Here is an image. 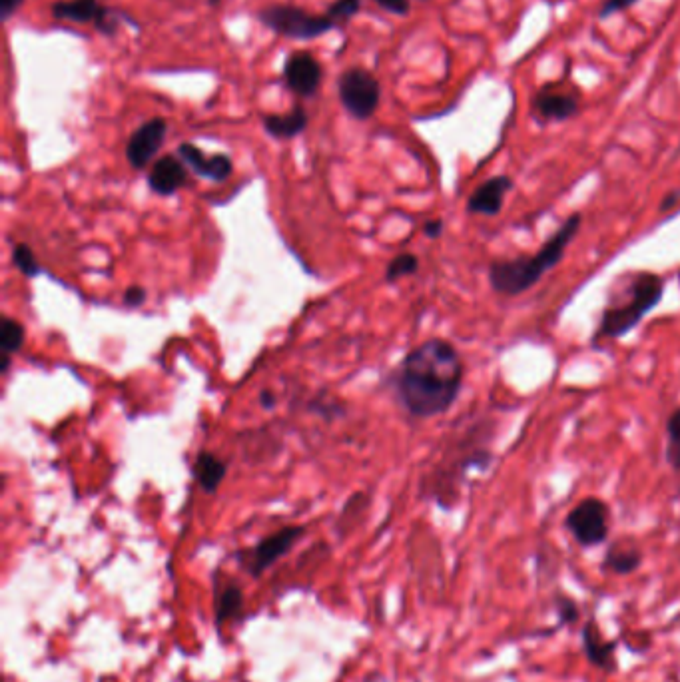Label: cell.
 <instances>
[{
  "mask_svg": "<svg viewBox=\"0 0 680 682\" xmlns=\"http://www.w3.org/2000/svg\"><path fill=\"white\" fill-rule=\"evenodd\" d=\"M581 643H583V653L593 667L601 669L607 675L617 673L619 641L607 639L595 617L585 621L583 631H581Z\"/></svg>",
  "mask_w": 680,
  "mask_h": 682,
  "instance_id": "13",
  "label": "cell"
},
{
  "mask_svg": "<svg viewBox=\"0 0 680 682\" xmlns=\"http://www.w3.org/2000/svg\"><path fill=\"white\" fill-rule=\"evenodd\" d=\"M188 182V170L180 156L166 154L154 162L148 174V186L158 196H172Z\"/></svg>",
  "mask_w": 680,
  "mask_h": 682,
  "instance_id": "15",
  "label": "cell"
},
{
  "mask_svg": "<svg viewBox=\"0 0 680 682\" xmlns=\"http://www.w3.org/2000/svg\"><path fill=\"white\" fill-rule=\"evenodd\" d=\"M553 607H555L557 621H559L557 629L567 627V625H573V623H577V621L581 619V607H579V603H577L573 597H569V595H565V593H561V591H557V593L553 595Z\"/></svg>",
  "mask_w": 680,
  "mask_h": 682,
  "instance_id": "24",
  "label": "cell"
},
{
  "mask_svg": "<svg viewBox=\"0 0 680 682\" xmlns=\"http://www.w3.org/2000/svg\"><path fill=\"white\" fill-rule=\"evenodd\" d=\"M260 405L266 407V409L274 407V405H276V395H274L272 391H262V393H260Z\"/></svg>",
  "mask_w": 680,
  "mask_h": 682,
  "instance_id": "34",
  "label": "cell"
},
{
  "mask_svg": "<svg viewBox=\"0 0 680 682\" xmlns=\"http://www.w3.org/2000/svg\"><path fill=\"white\" fill-rule=\"evenodd\" d=\"M667 278L651 272L637 270L619 276L607 296V304L599 316L597 328L591 336L593 347L603 341L621 340L633 334L665 300Z\"/></svg>",
  "mask_w": 680,
  "mask_h": 682,
  "instance_id": "2",
  "label": "cell"
},
{
  "mask_svg": "<svg viewBox=\"0 0 680 682\" xmlns=\"http://www.w3.org/2000/svg\"><path fill=\"white\" fill-rule=\"evenodd\" d=\"M639 0H605L599 8V18L605 20V18H611L615 14H621L625 10H629L631 6H635Z\"/></svg>",
  "mask_w": 680,
  "mask_h": 682,
  "instance_id": "28",
  "label": "cell"
},
{
  "mask_svg": "<svg viewBox=\"0 0 680 682\" xmlns=\"http://www.w3.org/2000/svg\"><path fill=\"white\" fill-rule=\"evenodd\" d=\"M417 270H419V258H417L415 254H411V252H405V254L395 256V258L389 262V266H387V270H385V280H387L389 284H393V282H397V280H401V278H407V276L417 274Z\"/></svg>",
  "mask_w": 680,
  "mask_h": 682,
  "instance_id": "23",
  "label": "cell"
},
{
  "mask_svg": "<svg viewBox=\"0 0 680 682\" xmlns=\"http://www.w3.org/2000/svg\"><path fill=\"white\" fill-rule=\"evenodd\" d=\"M583 228V214L569 216L531 256L503 258L489 264L487 280L495 294L503 298H519L535 288L545 274L553 272L565 258L569 246Z\"/></svg>",
  "mask_w": 680,
  "mask_h": 682,
  "instance_id": "4",
  "label": "cell"
},
{
  "mask_svg": "<svg viewBox=\"0 0 680 682\" xmlns=\"http://www.w3.org/2000/svg\"><path fill=\"white\" fill-rule=\"evenodd\" d=\"M667 443H665V461L667 465L680 473V405L667 419Z\"/></svg>",
  "mask_w": 680,
  "mask_h": 682,
  "instance_id": "22",
  "label": "cell"
},
{
  "mask_svg": "<svg viewBox=\"0 0 680 682\" xmlns=\"http://www.w3.org/2000/svg\"><path fill=\"white\" fill-rule=\"evenodd\" d=\"M104 4L98 0H56L50 4V14L58 20H70L80 24H94Z\"/></svg>",
  "mask_w": 680,
  "mask_h": 682,
  "instance_id": "18",
  "label": "cell"
},
{
  "mask_svg": "<svg viewBox=\"0 0 680 682\" xmlns=\"http://www.w3.org/2000/svg\"><path fill=\"white\" fill-rule=\"evenodd\" d=\"M443 228H445V222L441 218H431L423 224V234L431 240H437V238H441Z\"/></svg>",
  "mask_w": 680,
  "mask_h": 682,
  "instance_id": "31",
  "label": "cell"
},
{
  "mask_svg": "<svg viewBox=\"0 0 680 682\" xmlns=\"http://www.w3.org/2000/svg\"><path fill=\"white\" fill-rule=\"evenodd\" d=\"M565 529L579 547H599L611 535V507L601 497H585L567 513Z\"/></svg>",
  "mask_w": 680,
  "mask_h": 682,
  "instance_id": "6",
  "label": "cell"
},
{
  "mask_svg": "<svg viewBox=\"0 0 680 682\" xmlns=\"http://www.w3.org/2000/svg\"><path fill=\"white\" fill-rule=\"evenodd\" d=\"M220 2H222V0H208V4H210V6H218Z\"/></svg>",
  "mask_w": 680,
  "mask_h": 682,
  "instance_id": "35",
  "label": "cell"
},
{
  "mask_svg": "<svg viewBox=\"0 0 680 682\" xmlns=\"http://www.w3.org/2000/svg\"><path fill=\"white\" fill-rule=\"evenodd\" d=\"M262 122L272 138L290 140L300 136L308 128L310 116L302 104H296L288 114H266Z\"/></svg>",
  "mask_w": 680,
  "mask_h": 682,
  "instance_id": "17",
  "label": "cell"
},
{
  "mask_svg": "<svg viewBox=\"0 0 680 682\" xmlns=\"http://www.w3.org/2000/svg\"><path fill=\"white\" fill-rule=\"evenodd\" d=\"M465 363L459 349L443 338L419 343L395 367L391 389L397 403L417 419L447 413L461 395Z\"/></svg>",
  "mask_w": 680,
  "mask_h": 682,
  "instance_id": "1",
  "label": "cell"
},
{
  "mask_svg": "<svg viewBox=\"0 0 680 682\" xmlns=\"http://www.w3.org/2000/svg\"><path fill=\"white\" fill-rule=\"evenodd\" d=\"M531 110L539 124H561L581 114V98L555 86H543L533 94Z\"/></svg>",
  "mask_w": 680,
  "mask_h": 682,
  "instance_id": "9",
  "label": "cell"
},
{
  "mask_svg": "<svg viewBox=\"0 0 680 682\" xmlns=\"http://www.w3.org/2000/svg\"><path fill=\"white\" fill-rule=\"evenodd\" d=\"M122 20H124V22H132L134 26H138V22L130 18V14H126V12H122V10H112V8L104 6L102 12H100V16H98V20L94 22V26H96L98 32H102V34H106V36H112V34L118 32Z\"/></svg>",
  "mask_w": 680,
  "mask_h": 682,
  "instance_id": "25",
  "label": "cell"
},
{
  "mask_svg": "<svg viewBox=\"0 0 680 682\" xmlns=\"http://www.w3.org/2000/svg\"><path fill=\"white\" fill-rule=\"evenodd\" d=\"M495 437L497 421L489 417L475 419L461 435H457L441 463V469H437L431 485H427L429 497H433L437 505L453 509L469 479L485 475L491 469L495 461Z\"/></svg>",
  "mask_w": 680,
  "mask_h": 682,
  "instance_id": "3",
  "label": "cell"
},
{
  "mask_svg": "<svg viewBox=\"0 0 680 682\" xmlns=\"http://www.w3.org/2000/svg\"><path fill=\"white\" fill-rule=\"evenodd\" d=\"M322 78L324 68L320 60L306 50L290 54L284 62V82L290 92L302 98H314L322 86Z\"/></svg>",
  "mask_w": 680,
  "mask_h": 682,
  "instance_id": "11",
  "label": "cell"
},
{
  "mask_svg": "<svg viewBox=\"0 0 680 682\" xmlns=\"http://www.w3.org/2000/svg\"><path fill=\"white\" fill-rule=\"evenodd\" d=\"M12 264L26 276V278H36L42 270L34 258V252L26 244H16L12 248Z\"/></svg>",
  "mask_w": 680,
  "mask_h": 682,
  "instance_id": "26",
  "label": "cell"
},
{
  "mask_svg": "<svg viewBox=\"0 0 680 682\" xmlns=\"http://www.w3.org/2000/svg\"><path fill=\"white\" fill-rule=\"evenodd\" d=\"M178 156L182 162L192 168L200 178L212 180V182H226L234 172V162L228 154H212L206 156L196 144L182 142L178 146Z\"/></svg>",
  "mask_w": 680,
  "mask_h": 682,
  "instance_id": "14",
  "label": "cell"
},
{
  "mask_svg": "<svg viewBox=\"0 0 680 682\" xmlns=\"http://www.w3.org/2000/svg\"><path fill=\"white\" fill-rule=\"evenodd\" d=\"M256 16L266 28L292 40H314L338 28V22L330 16L312 14L296 4H268Z\"/></svg>",
  "mask_w": 680,
  "mask_h": 682,
  "instance_id": "5",
  "label": "cell"
},
{
  "mask_svg": "<svg viewBox=\"0 0 680 682\" xmlns=\"http://www.w3.org/2000/svg\"><path fill=\"white\" fill-rule=\"evenodd\" d=\"M24 0H0V18L2 22H8L20 8Z\"/></svg>",
  "mask_w": 680,
  "mask_h": 682,
  "instance_id": "32",
  "label": "cell"
},
{
  "mask_svg": "<svg viewBox=\"0 0 680 682\" xmlns=\"http://www.w3.org/2000/svg\"><path fill=\"white\" fill-rule=\"evenodd\" d=\"M194 475L206 493H214L226 477V463L214 453L202 451L194 463Z\"/></svg>",
  "mask_w": 680,
  "mask_h": 682,
  "instance_id": "20",
  "label": "cell"
},
{
  "mask_svg": "<svg viewBox=\"0 0 680 682\" xmlns=\"http://www.w3.org/2000/svg\"><path fill=\"white\" fill-rule=\"evenodd\" d=\"M246 607L244 591L236 583H226L216 589L214 597V611H216V623L224 625L230 621H236L242 617Z\"/></svg>",
  "mask_w": 680,
  "mask_h": 682,
  "instance_id": "19",
  "label": "cell"
},
{
  "mask_svg": "<svg viewBox=\"0 0 680 682\" xmlns=\"http://www.w3.org/2000/svg\"><path fill=\"white\" fill-rule=\"evenodd\" d=\"M338 94L343 108L355 120H367L381 102V84L365 68H347L338 80Z\"/></svg>",
  "mask_w": 680,
  "mask_h": 682,
  "instance_id": "7",
  "label": "cell"
},
{
  "mask_svg": "<svg viewBox=\"0 0 680 682\" xmlns=\"http://www.w3.org/2000/svg\"><path fill=\"white\" fill-rule=\"evenodd\" d=\"M359 10H361V0H332L326 10V16H330L332 20L340 24L353 18Z\"/></svg>",
  "mask_w": 680,
  "mask_h": 682,
  "instance_id": "27",
  "label": "cell"
},
{
  "mask_svg": "<svg viewBox=\"0 0 680 682\" xmlns=\"http://www.w3.org/2000/svg\"><path fill=\"white\" fill-rule=\"evenodd\" d=\"M679 200V190H673V192H669V194L663 198V202H661V212H667V210H671V208H673V206H675Z\"/></svg>",
  "mask_w": 680,
  "mask_h": 682,
  "instance_id": "33",
  "label": "cell"
},
{
  "mask_svg": "<svg viewBox=\"0 0 680 682\" xmlns=\"http://www.w3.org/2000/svg\"><path fill=\"white\" fill-rule=\"evenodd\" d=\"M146 302V292L140 286H132L124 294V304L128 308H140Z\"/></svg>",
  "mask_w": 680,
  "mask_h": 682,
  "instance_id": "30",
  "label": "cell"
},
{
  "mask_svg": "<svg viewBox=\"0 0 680 682\" xmlns=\"http://www.w3.org/2000/svg\"><path fill=\"white\" fill-rule=\"evenodd\" d=\"M643 563H645L643 549L631 539H621L607 549L601 561V571L627 577V575L637 573L643 567Z\"/></svg>",
  "mask_w": 680,
  "mask_h": 682,
  "instance_id": "16",
  "label": "cell"
},
{
  "mask_svg": "<svg viewBox=\"0 0 680 682\" xmlns=\"http://www.w3.org/2000/svg\"><path fill=\"white\" fill-rule=\"evenodd\" d=\"M302 535H304V527H300V525L284 527L278 533H274V535L266 537L264 541H260L256 547L242 551L238 555V561H240L242 569L248 575L260 577L278 559H282L286 553H290L292 547L300 541Z\"/></svg>",
  "mask_w": 680,
  "mask_h": 682,
  "instance_id": "8",
  "label": "cell"
},
{
  "mask_svg": "<svg viewBox=\"0 0 680 682\" xmlns=\"http://www.w3.org/2000/svg\"><path fill=\"white\" fill-rule=\"evenodd\" d=\"M168 134V122L160 116L140 124L126 144V160L134 170H144L164 146Z\"/></svg>",
  "mask_w": 680,
  "mask_h": 682,
  "instance_id": "10",
  "label": "cell"
},
{
  "mask_svg": "<svg viewBox=\"0 0 680 682\" xmlns=\"http://www.w3.org/2000/svg\"><path fill=\"white\" fill-rule=\"evenodd\" d=\"M24 326L12 318H4L2 320V328H0V347H2V367L0 371L4 373L10 365V355L16 353L22 343H24Z\"/></svg>",
  "mask_w": 680,
  "mask_h": 682,
  "instance_id": "21",
  "label": "cell"
},
{
  "mask_svg": "<svg viewBox=\"0 0 680 682\" xmlns=\"http://www.w3.org/2000/svg\"><path fill=\"white\" fill-rule=\"evenodd\" d=\"M515 180L507 174H497L481 182L467 198L465 210L471 216H499L509 192H513Z\"/></svg>",
  "mask_w": 680,
  "mask_h": 682,
  "instance_id": "12",
  "label": "cell"
},
{
  "mask_svg": "<svg viewBox=\"0 0 680 682\" xmlns=\"http://www.w3.org/2000/svg\"><path fill=\"white\" fill-rule=\"evenodd\" d=\"M373 2L395 16H407L411 10V0H373Z\"/></svg>",
  "mask_w": 680,
  "mask_h": 682,
  "instance_id": "29",
  "label": "cell"
}]
</instances>
